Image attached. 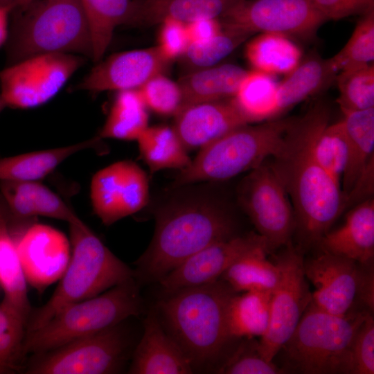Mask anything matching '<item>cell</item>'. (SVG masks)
I'll return each mask as SVG.
<instances>
[{"label":"cell","mask_w":374,"mask_h":374,"mask_svg":"<svg viewBox=\"0 0 374 374\" xmlns=\"http://www.w3.org/2000/svg\"><path fill=\"white\" fill-rule=\"evenodd\" d=\"M190 43L199 44L206 42L222 30L217 18H201L186 24Z\"/></svg>","instance_id":"cell-47"},{"label":"cell","mask_w":374,"mask_h":374,"mask_svg":"<svg viewBox=\"0 0 374 374\" xmlns=\"http://www.w3.org/2000/svg\"><path fill=\"white\" fill-rule=\"evenodd\" d=\"M246 338L226 357L217 373L224 374H278L283 370L273 361L266 360L260 353L258 341Z\"/></svg>","instance_id":"cell-39"},{"label":"cell","mask_w":374,"mask_h":374,"mask_svg":"<svg viewBox=\"0 0 374 374\" xmlns=\"http://www.w3.org/2000/svg\"><path fill=\"white\" fill-rule=\"evenodd\" d=\"M374 59V10L357 22L344 46L330 58L335 70L341 71L371 63Z\"/></svg>","instance_id":"cell-38"},{"label":"cell","mask_w":374,"mask_h":374,"mask_svg":"<svg viewBox=\"0 0 374 374\" xmlns=\"http://www.w3.org/2000/svg\"><path fill=\"white\" fill-rule=\"evenodd\" d=\"M16 10L6 42L7 65L51 53L93 60L91 33L80 0H35Z\"/></svg>","instance_id":"cell-4"},{"label":"cell","mask_w":374,"mask_h":374,"mask_svg":"<svg viewBox=\"0 0 374 374\" xmlns=\"http://www.w3.org/2000/svg\"><path fill=\"white\" fill-rule=\"evenodd\" d=\"M242 0H131L122 25L143 28L166 19L185 24L201 18H217Z\"/></svg>","instance_id":"cell-22"},{"label":"cell","mask_w":374,"mask_h":374,"mask_svg":"<svg viewBox=\"0 0 374 374\" xmlns=\"http://www.w3.org/2000/svg\"><path fill=\"white\" fill-rule=\"evenodd\" d=\"M305 276L315 288L311 303L327 312L344 315L356 303L359 263L322 251L303 260Z\"/></svg>","instance_id":"cell-16"},{"label":"cell","mask_w":374,"mask_h":374,"mask_svg":"<svg viewBox=\"0 0 374 374\" xmlns=\"http://www.w3.org/2000/svg\"><path fill=\"white\" fill-rule=\"evenodd\" d=\"M236 294L219 278L180 289L159 302L168 333L193 368L214 362L235 339L229 332L228 314Z\"/></svg>","instance_id":"cell-3"},{"label":"cell","mask_w":374,"mask_h":374,"mask_svg":"<svg viewBox=\"0 0 374 374\" xmlns=\"http://www.w3.org/2000/svg\"><path fill=\"white\" fill-rule=\"evenodd\" d=\"M7 107L1 93H0V113L6 107Z\"/></svg>","instance_id":"cell-52"},{"label":"cell","mask_w":374,"mask_h":374,"mask_svg":"<svg viewBox=\"0 0 374 374\" xmlns=\"http://www.w3.org/2000/svg\"><path fill=\"white\" fill-rule=\"evenodd\" d=\"M96 136L77 143L0 159V181H39L73 154L93 147Z\"/></svg>","instance_id":"cell-26"},{"label":"cell","mask_w":374,"mask_h":374,"mask_svg":"<svg viewBox=\"0 0 374 374\" xmlns=\"http://www.w3.org/2000/svg\"><path fill=\"white\" fill-rule=\"evenodd\" d=\"M0 6L8 8L13 11L12 0H0Z\"/></svg>","instance_id":"cell-51"},{"label":"cell","mask_w":374,"mask_h":374,"mask_svg":"<svg viewBox=\"0 0 374 374\" xmlns=\"http://www.w3.org/2000/svg\"><path fill=\"white\" fill-rule=\"evenodd\" d=\"M272 292L248 291L231 299L228 314L229 332L235 338L262 337L270 319Z\"/></svg>","instance_id":"cell-33"},{"label":"cell","mask_w":374,"mask_h":374,"mask_svg":"<svg viewBox=\"0 0 374 374\" xmlns=\"http://www.w3.org/2000/svg\"><path fill=\"white\" fill-rule=\"evenodd\" d=\"M89 25L93 48V61L103 59L115 29L121 26L131 0H80Z\"/></svg>","instance_id":"cell-34"},{"label":"cell","mask_w":374,"mask_h":374,"mask_svg":"<svg viewBox=\"0 0 374 374\" xmlns=\"http://www.w3.org/2000/svg\"><path fill=\"white\" fill-rule=\"evenodd\" d=\"M85 57L71 53L33 56L7 65L0 71V93L6 106L29 109L52 99Z\"/></svg>","instance_id":"cell-11"},{"label":"cell","mask_w":374,"mask_h":374,"mask_svg":"<svg viewBox=\"0 0 374 374\" xmlns=\"http://www.w3.org/2000/svg\"><path fill=\"white\" fill-rule=\"evenodd\" d=\"M149 188L148 175L138 164L130 160L115 162L92 177L93 210L109 226L143 209L149 200Z\"/></svg>","instance_id":"cell-14"},{"label":"cell","mask_w":374,"mask_h":374,"mask_svg":"<svg viewBox=\"0 0 374 374\" xmlns=\"http://www.w3.org/2000/svg\"><path fill=\"white\" fill-rule=\"evenodd\" d=\"M283 247L274 260L280 276L271 294L269 326L258 341L260 353L269 362L288 340L312 301L303 271V252L292 241Z\"/></svg>","instance_id":"cell-9"},{"label":"cell","mask_w":374,"mask_h":374,"mask_svg":"<svg viewBox=\"0 0 374 374\" xmlns=\"http://www.w3.org/2000/svg\"><path fill=\"white\" fill-rule=\"evenodd\" d=\"M330 108L315 103L299 117H294L270 164L291 201L295 231L303 252L317 245L346 207L340 184L317 162L314 143L329 123Z\"/></svg>","instance_id":"cell-1"},{"label":"cell","mask_w":374,"mask_h":374,"mask_svg":"<svg viewBox=\"0 0 374 374\" xmlns=\"http://www.w3.org/2000/svg\"><path fill=\"white\" fill-rule=\"evenodd\" d=\"M374 188V158L372 159L357 179L352 189L346 195V207L359 204L373 197Z\"/></svg>","instance_id":"cell-46"},{"label":"cell","mask_w":374,"mask_h":374,"mask_svg":"<svg viewBox=\"0 0 374 374\" xmlns=\"http://www.w3.org/2000/svg\"><path fill=\"white\" fill-rule=\"evenodd\" d=\"M219 20L222 26L247 32L310 39L327 20L308 0H242Z\"/></svg>","instance_id":"cell-13"},{"label":"cell","mask_w":374,"mask_h":374,"mask_svg":"<svg viewBox=\"0 0 374 374\" xmlns=\"http://www.w3.org/2000/svg\"><path fill=\"white\" fill-rule=\"evenodd\" d=\"M343 116L341 121L348 141V159L342 176V191L346 197L374 158V107L343 113Z\"/></svg>","instance_id":"cell-27"},{"label":"cell","mask_w":374,"mask_h":374,"mask_svg":"<svg viewBox=\"0 0 374 374\" xmlns=\"http://www.w3.org/2000/svg\"><path fill=\"white\" fill-rule=\"evenodd\" d=\"M269 249L258 233L236 235L215 242L193 256L164 276L160 283L167 294L182 288L201 285L219 279L237 260L260 249Z\"/></svg>","instance_id":"cell-15"},{"label":"cell","mask_w":374,"mask_h":374,"mask_svg":"<svg viewBox=\"0 0 374 374\" xmlns=\"http://www.w3.org/2000/svg\"><path fill=\"white\" fill-rule=\"evenodd\" d=\"M191 362L154 313L144 321L142 337L129 369L132 374H190Z\"/></svg>","instance_id":"cell-20"},{"label":"cell","mask_w":374,"mask_h":374,"mask_svg":"<svg viewBox=\"0 0 374 374\" xmlns=\"http://www.w3.org/2000/svg\"><path fill=\"white\" fill-rule=\"evenodd\" d=\"M337 72L330 58L311 56L301 61L297 66L278 83L277 108L278 116L296 105L329 87Z\"/></svg>","instance_id":"cell-25"},{"label":"cell","mask_w":374,"mask_h":374,"mask_svg":"<svg viewBox=\"0 0 374 374\" xmlns=\"http://www.w3.org/2000/svg\"><path fill=\"white\" fill-rule=\"evenodd\" d=\"M155 220L152 241L135 262V276L145 282H159L205 247L237 235L231 213L207 197L172 201L157 211Z\"/></svg>","instance_id":"cell-2"},{"label":"cell","mask_w":374,"mask_h":374,"mask_svg":"<svg viewBox=\"0 0 374 374\" xmlns=\"http://www.w3.org/2000/svg\"><path fill=\"white\" fill-rule=\"evenodd\" d=\"M247 71L233 64L190 71L177 81L183 95L182 107L233 98Z\"/></svg>","instance_id":"cell-24"},{"label":"cell","mask_w":374,"mask_h":374,"mask_svg":"<svg viewBox=\"0 0 374 374\" xmlns=\"http://www.w3.org/2000/svg\"><path fill=\"white\" fill-rule=\"evenodd\" d=\"M12 12V10L0 6V46L6 42L9 27H8V16Z\"/></svg>","instance_id":"cell-49"},{"label":"cell","mask_w":374,"mask_h":374,"mask_svg":"<svg viewBox=\"0 0 374 374\" xmlns=\"http://www.w3.org/2000/svg\"><path fill=\"white\" fill-rule=\"evenodd\" d=\"M172 125L185 148L201 149L233 130L249 124L233 98L182 107Z\"/></svg>","instance_id":"cell-19"},{"label":"cell","mask_w":374,"mask_h":374,"mask_svg":"<svg viewBox=\"0 0 374 374\" xmlns=\"http://www.w3.org/2000/svg\"><path fill=\"white\" fill-rule=\"evenodd\" d=\"M35 0H12L13 10L28 6Z\"/></svg>","instance_id":"cell-50"},{"label":"cell","mask_w":374,"mask_h":374,"mask_svg":"<svg viewBox=\"0 0 374 374\" xmlns=\"http://www.w3.org/2000/svg\"><path fill=\"white\" fill-rule=\"evenodd\" d=\"M30 200L37 216L60 220L68 224L82 221L64 201L39 181H27Z\"/></svg>","instance_id":"cell-42"},{"label":"cell","mask_w":374,"mask_h":374,"mask_svg":"<svg viewBox=\"0 0 374 374\" xmlns=\"http://www.w3.org/2000/svg\"><path fill=\"white\" fill-rule=\"evenodd\" d=\"M328 20L364 15L374 10V0H308Z\"/></svg>","instance_id":"cell-45"},{"label":"cell","mask_w":374,"mask_h":374,"mask_svg":"<svg viewBox=\"0 0 374 374\" xmlns=\"http://www.w3.org/2000/svg\"><path fill=\"white\" fill-rule=\"evenodd\" d=\"M368 312L351 310L337 315L310 303L278 351L283 373L352 374L353 341Z\"/></svg>","instance_id":"cell-6"},{"label":"cell","mask_w":374,"mask_h":374,"mask_svg":"<svg viewBox=\"0 0 374 374\" xmlns=\"http://www.w3.org/2000/svg\"><path fill=\"white\" fill-rule=\"evenodd\" d=\"M335 80L342 113L374 107V65L372 63L339 71Z\"/></svg>","instance_id":"cell-35"},{"label":"cell","mask_w":374,"mask_h":374,"mask_svg":"<svg viewBox=\"0 0 374 374\" xmlns=\"http://www.w3.org/2000/svg\"><path fill=\"white\" fill-rule=\"evenodd\" d=\"M136 141L140 154L151 173L164 169L181 170L191 162L172 126H148Z\"/></svg>","instance_id":"cell-30"},{"label":"cell","mask_w":374,"mask_h":374,"mask_svg":"<svg viewBox=\"0 0 374 374\" xmlns=\"http://www.w3.org/2000/svg\"><path fill=\"white\" fill-rule=\"evenodd\" d=\"M147 108L163 116H175L182 108L183 95L178 82L159 73L138 89Z\"/></svg>","instance_id":"cell-40"},{"label":"cell","mask_w":374,"mask_h":374,"mask_svg":"<svg viewBox=\"0 0 374 374\" xmlns=\"http://www.w3.org/2000/svg\"><path fill=\"white\" fill-rule=\"evenodd\" d=\"M351 357L352 374L374 373V319L371 312L355 335Z\"/></svg>","instance_id":"cell-43"},{"label":"cell","mask_w":374,"mask_h":374,"mask_svg":"<svg viewBox=\"0 0 374 374\" xmlns=\"http://www.w3.org/2000/svg\"><path fill=\"white\" fill-rule=\"evenodd\" d=\"M278 86L271 74L257 70L247 71L233 100L249 124L279 118Z\"/></svg>","instance_id":"cell-29"},{"label":"cell","mask_w":374,"mask_h":374,"mask_svg":"<svg viewBox=\"0 0 374 374\" xmlns=\"http://www.w3.org/2000/svg\"><path fill=\"white\" fill-rule=\"evenodd\" d=\"M158 48L170 62L181 57L190 41L186 24L178 20L166 19L159 24Z\"/></svg>","instance_id":"cell-44"},{"label":"cell","mask_w":374,"mask_h":374,"mask_svg":"<svg viewBox=\"0 0 374 374\" xmlns=\"http://www.w3.org/2000/svg\"><path fill=\"white\" fill-rule=\"evenodd\" d=\"M26 281L42 290L60 280L71 258V242L48 225L33 224L15 241Z\"/></svg>","instance_id":"cell-18"},{"label":"cell","mask_w":374,"mask_h":374,"mask_svg":"<svg viewBox=\"0 0 374 374\" xmlns=\"http://www.w3.org/2000/svg\"><path fill=\"white\" fill-rule=\"evenodd\" d=\"M293 118L279 117L233 130L199 149L190 165L179 170L173 186L224 181L255 168L276 152Z\"/></svg>","instance_id":"cell-7"},{"label":"cell","mask_w":374,"mask_h":374,"mask_svg":"<svg viewBox=\"0 0 374 374\" xmlns=\"http://www.w3.org/2000/svg\"><path fill=\"white\" fill-rule=\"evenodd\" d=\"M321 251L353 260L361 264L373 262L374 199L357 204L346 215L344 223L328 231L319 240Z\"/></svg>","instance_id":"cell-21"},{"label":"cell","mask_w":374,"mask_h":374,"mask_svg":"<svg viewBox=\"0 0 374 374\" xmlns=\"http://www.w3.org/2000/svg\"><path fill=\"white\" fill-rule=\"evenodd\" d=\"M134 278L99 295L66 306L42 327L26 332L23 355L53 350L139 314L142 300Z\"/></svg>","instance_id":"cell-8"},{"label":"cell","mask_w":374,"mask_h":374,"mask_svg":"<svg viewBox=\"0 0 374 374\" xmlns=\"http://www.w3.org/2000/svg\"><path fill=\"white\" fill-rule=\"evenodd\" d=\"M121 323L83 337L39 356L30 374H108L120 370L129 347Z\"/></svg>","instance_id":"cell-12"},{"label":"cell","mask_w":374,"mask_h":374,"mask_svg":"<svg viewBox=\"0 0 374 374\" xmlns=\"http://www.w3.org/2000/svg\"><path fill=\"white\" fill-rule=\"evenodd\" d=\"M71 254L60 283L49 300L31 310L26 333L47 323L71 304L99 295L135 276L83 222L69 224Z\"/></svg>","instance_id":"cell-5"},{"label":"cell","mask_w":374,"mask_h":374,"mask_svg":"<svg viewBox=\"0 0 374 374\" xmlns=\"http://www.w3.org/2000/svg\"><path fill=\"white\" fill-rule=\"evenodd\" d=\"M148 127L147 107L139 90H123L118 92L98 136L136 141Z\"/></svg>","instance_id":"cell-31"},{"label":"cell","mask_w":374,"mask_h":374,"mask_svg":"<svg viewBox=\"0 0 374 374\" xmlns=\"http://www.w3.org/2000/svg\"><path fill=\"white\" fill-rule=\"evenodd\" d=\"M356 302H359L368 312L373 311L374 275L373 262L359 263V274Z\"/></svg>","instance_id":"cell-48"},{"label":"cell","mask_w":374,"mask_h":374,"mask_svg":"<svg viewBox=\"0 0 374 374\" xmlns=\"http://www.w3.org/2000/svg\"><path fill=\"white\" fill-rule=\"evenodd\" d=\"M240 206L250 218L269 252L292 241L295 216L288 195L267 160L249 170L238 191Z\"/></svg>","instance_id":"cell-10"},{"label":"cell","mask_w":374,"mask_h":374,"mask_svg":"<svg viewBox=\"0 0 374 374\" xmlns=\"http://www.w3.org/2000/svg\"><path fill=\"white\" fill-rule=\"evenodd\" d=\"M245 56L253 70L271 75L288 74L301 61L300 48L291 38L276 33H260L246 45Z\"/></svg>","instance_id":"cell-28"},{"label":"cell","mask_w":374,"mask_h":374,"mask_svg":"<svg viewBox=\"0 0 374 374\" xmlns=\"http://www.w3.org/2000/svg\"><path fill=\"white\" fill-rule=\"evenodd\" d=\"M222 27L221 31L211 39L199 44L190 43L180 57L185 65L193 70L216 65L251 35L240 30Z\"/></svg>","instance_id":"cell-36"},{"label":"cell","mask_w":374,"mask_h":374,"mask_svg":"<svg viewBox=\"0 0 374 374\" xmlns=\"http://www.w3.org/2000/svg\"><path fill=\"white\" fill-rule=\"evenodd\" d=\"M170 62L157 46L117 53L96 62L77 88L95 92L138 89Z\"/></svg>","instance_id":"cell-17"},{"label":"cell","mask_w":374,"mask_h":374,"mask_svg":"<svg viewBox=\"0 0 374 374\" xmlns=\"http://www.w3.org/2000/svg\"><path fill=\"white\" fill-rule=\"evenodd\" d=\"M266 248L256 249L234 262L221 276L237 293L273 292L279 280V269L267 258Z\"/></svg>","instance_id":"cell-32"},{"label":"cell","mask_w":374,"mask_h":374,"mask_svg":"<svg viewBox=\"0 0 374 374\" xmlns=\"http://www.w3.org/2000/svg\"><path fill=\"white\" fill-rule=\"evenodd\" d=\"M0 285L3 292L1 305L26 327L31 311L27 281L0 198Z\"/></svg>","instance_id":"cell-23"},{"label":"cell","mask_w":374,"mask_h":374,"mask_svg":"<svg viewBox=\"0 0 374 374\" xmlns=\"http://www.w3.org/2000/svg\"><path fill=\"white\" fill-rule=\"evenodd\" d=\"M314 153L319 164L340 184L348 159V141L341 121L328 123L320 131Z\"/></svg>","instance_id":"cell-37"},{"label":"cell","mask_w":374,"mask_h":374,"mask_svg":"<svg viewBox=\"0 0 374 374\" xmlns=\"http://www.w3.org/2000/svg\"><path fill=\"white\" fill-rule=\"evenodd\" d=\"M25 334L26 326L0 304V373L18 369Z\"/></svg>","instance_id":"cell-41"}]
</instances>
